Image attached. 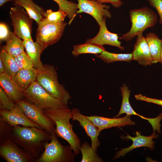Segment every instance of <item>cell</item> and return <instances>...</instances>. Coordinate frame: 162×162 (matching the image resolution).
<instances>
[{
  "label": "cell",
  "mask_w": 162,
  "mask_h": 162,
  "mask_svg": "<svg viewBox=\"0 0 162 162\" xmlns=\"http://www.w3.org/2000/svg\"><path fill=\"white\" fill-rule=\"evenodd\" d=\"M7 135L36 160L44 151V143L51 140L50 133L35 127L9 125Z\"/></svg>",
  "instance_id": "obj_1"
},
{
  "label": "cell",
  "mask_w": 162,
  "mask_h": 162,
  "mask_svg": "<svg viewBox=\"0 0 162 162\" xmlns=\"http://www.w3.org/2000/svg\"><path fill=\"white\" fill-rule=\"evenodd\" d=\"M43 112L55 122V131L57 137L65 140L74 153L76 155L78 154L80 151L81 143L70 122V120L72 118L71 110L67 106L57 109L43 110Z\"/></svg>",
  "instance_id": "obj_2"
},
{
  "label": "cell",
  "mask_w": 162,
  "mask_h": 162,
  "mask_svg": "<svg viewBox=\"0 0 162 162\" xmlns=\"http://www.w3.org/2000/svg\"><path fill=\"white\" fill-rule=\"evenodd\" d=\"M37 81L50 94L68 105L71 97L58 81L57 72L53 65L46 64L37 69Z\"/></svg>",
  "instance_id": "obj_3"
},
{
  "label": "cell",
  "mask_w": 162,
  "mask_h": 162,
  "mask_svg": "<svg viewBox=\"0 0 162 162\" xmlns=\"http://www.w3.org/2000/svg\"><path fill=\"white\" fill-rule=\"evenodd\" d=\"M131 26L130 30L119 39L129 41L148 28L154 27L158 21L155 12L148 7L130 10L129 12Z\"/></svg>",
  "instance_id": "obj_4"
},
{
  "label": "cell",
  "mask_w": 162,
  "mask_h": 162,
  "mask_svg": "<svg viewBox=\"0 0 162 162\" xmlns=\"http://www.w3.org/2000/svg\"><path fill=\"white\" fill-rule=\"evenodd\" d=\"M51 140L44 144V150L37 162H74L76 155L70 146H64L58 140L55 130L51 132Z\"/></svg>",
  "instance_id": "obj_5"
},
{
  "label": "cell",
  "mask_w": 162,
  "mask_h": 162,
  "mask_svg": "<svg viewBox=\"0 0 162 162\" xmlns=\"http://www.w3.org/2000/svg\"><path fill=\"white\" fill-rule=\"evenodd\" d=\"M24 99L43 110L57 109L68 106L59 99L50 94L37 81L23 92Z\"/></svg>",
  "instance_id": "obj_6"
},
{
  "label": "cell",
  "mask_w": 162,
  "mask_h": 162,
  "mask_svg": "<svg viewBox=\"0 0 162 162\" xmlns=\"http://www.w3.org/2000/svg\"><path fill=\"white\" fill-rule=\"evenodd\" d=\"M10 16L14 32L23 40L32 39L31 33L33 19L20 6L10 8Z\"/></svg>",
  "instance_id": "obj_7"
},
{
  "label": "cell",
  "mask_w": 162,
  "mask_h": 162,
  "mask_svg": "<svg viewBox=\"0 0 162 162\" xmlns=\"http://www.w3.org/2000/svg\"><path fill=\"white\" fill-rule=\"evenodd\" d=\"M68 23H49L38 26L36 29V41L45 49L58 41Z\"/></svg>",
  "instance_id": "obj_8"
},
{
  "label": "cell",
  "mask_w": 162,
  "mask_h": 162,
  "mask_svg": "<svg viewBox=\"0 0 162 162\" xmlns=\"http://www.w3.org/2000/svg\"><path fill=\"white\" fill-rule=\"evenodd\" d=\"M0 155L7 162H33L36 159L9 137L0 140Z\"/></svg>",
  "instance_id": "obj_9"
},
{
  "label": "cell",
  "mask_w": 162,
  "mask_h": 162,
  "mask_svg": "<svg viewBox=\"0 0 162 162\" xmlns=\"http://www.w3.org/2000/svg\"><path fill=\"white\" fill-rule=\"evenodd\" d=\"M16 104L22 109L28 118L39 125L43 130L50 133L52 130L55 129V122L44 113L42 110L24 99Z\"/></svg>",
  "instance_id": "obj_10"
},
{
  "label": "cell",
  "mask_w": 162,
  "mask_h": 162,
  "mask_svg": "<svg viewBox=\"0 0 162 162\" xmlns=\"http://www.w3.org/2000/svg\"><path fill=\"white\" fill-rule=\"evenodd\" d=\"M77 14L85 13L92 16L99 25L107 18H111L112 15L109 10L110 7L103 4L95 0H77Z\"/></svg>",
  "instance_id": "obj_11"
},
{
  "label": "cell",
  "mask_w": 162,
  "mask_h": 162,
  "mask_svg": "<svg viewBox=\"0 0 162 162\" xmlns=\"http://www.w3.org/2000/svg\"><path fill=\"white\" fill-rule=\"evenodd\" d=\"M0 119L10 126L22 125L26 127H35L43 129L39 125L31 120L16 104L10 110L0 111Z\"/></svg>",
  "instance_id": "obj_12"
},
{
  "label": "cell",
  "mask_w": 162,
  "mask_h": 162,
  "mask_svg": "<svg viewBox=\"0 0 162 162\" xmlns=\"http://www.w3.org/2000/svg\"><path fill=\"white\" fill-rule=\"evenodd\" d=\"M73 120H76L85 130L87 135L91 139V147L95 151H97L100 145L98 136L101 131L91 121L82 114L80 110L76 108L71 110Z\"/></svg>",
  "instance_id": "obj_13"
},
{
  "label": "cell",
  "mask_w": 162,
  "mask_h": 162,
  "mask_svg": "<svg viewBox=\"0 0 162 162\" xmlns=\"http://www.w3.org/2000/svg\"><path fill=\"white\" fill-rule=\"evenodd\" d=\"M136 136L133 137L127 134L124 137L126 139H130L133 141L132 145L129 147L122 148L117 152L112 159V160L118 158L122 156H124L127 153L136 148L145 147L149 148L153 150L154 149L155 142L153 139L158 138L159 135L156 134L155 132L149 136H145L141 135L138 132H136Z\"/></svg>",
  "instance_id": "obj_14"
},
{
  "label": "cell",
  "mask_w": 162,
  "mask_h": 162,
  "mask_svg": "<svg viewBox=\"0 0 162 162\" xmlns=\"http://www.w3.org/2000/svg\"><path fill=\"white\" fill-rule=\"evenodd\" d=\"M86 117L101 131L104 129L112 127H120L126 125H134L135 122L132 121L130 115H127L121 118H110L94 115Z\"/></svg>",
  "instance_id": "obj_15"
},
{
  "label": "cell",
  "mask_w": 162,
  "mask_h": 162,
  "mask_svg": "<svg viewBox=\"0 0 162 162\" xmlns=\"http://www.w3.org/2000/svg\"><path fill=\"white\" fill-rule=\"evenodd\" d=\"M106 21L99 25L100 28L98 34L94 37L87 39L86 42L93 43L101 45H107L116 47L121 50L124 48L121 46V42L118 40V34L109 31L106 27Z\"/></svg>",
  "instance_id": "obj_16"
},
{
  "label": "cell",
  "mask_w": 162,
  "mask_h": 162,
  "mask_svg": "<svg viewBox=\"0 0 162 162\" xmlns=\"http://www.w3.org/2000/svg\"><path fill=\"white\" fill-rule=\"evenodd\" d=\"M137 36L132 52L133 60L137 61L139 64L144 66L151 65L152 64V61L146 38L142 33Z\"/></svg>",
  "instance_id": "obj_17"
},
{
  "label": "cell",
  "mask_w": 162,
  "mask_h": 162,
  "mask_svg": "<svg viewBox=\"0 0 162 162\" xmlns=\"http://www.w3.org/2000/svg\"><path fill=\"white\" fill-rule=\"evenodd\" d=\"M0 87L9 97L16 104L24 99L23 90L12 77L5 73L0 74Z\"/></svg>",
  "instance_id": "obj_18"
},
{
  "label": "cell",
  "mask_w": 162,
  "mask_h": 162,
  "mask_svg": "<svg viewBox=\"0 0 162 162\" xmlns=\"http://www.w3.org/2000/svg\"><path fill=\"white\" fill-rule=\"evenodd\" d=\"M37 69L33 67L29 69H19L13 78L17 85L25 90L32 82L37 81Z\"/></svg>",
  "instance_id": "obj_19"
},
{
  "label": "cell",
  "mask_w": 162,
  "mask_h": 162,
  "mask_svg": "<svg viewBox=\"0 0 162 162\" xmlns=\"http://www.w3.org/2000/svg\"><path fill=\"white\" fill-rule=\"evenodd\" d=\"M23 41L26 53L33 62L34 67L37 69L43 65L40 57L45 48L37 41L34 42L32 39Z\"/></svg>",
  "instance_id": "obj_20"
},
{
  "label": "cell",
  "mask_w": 162,
  "mask_h": 162,
  "mask_svg": "<svg viewBox=\"0 0 162 162\" xmlns=\"http://www.w3.org/2000/svg\"><path fill=\"white\" fill-rule=\"evenodd\" d=\"M14 4V6H20L24 8L37 24L43 17L45 12L43 8L37 5L32 0H15Z\"/></svg>",
  "instance_id": "obj_21"
},
{
  "label": "cell",
  "mask_w": 162,
  "mask_h": 162,
  "mask_svg": "<svg viewBox=\"0 0 162 162\" xmlns=\"http://www.w3.org/2000/svg\"><path fill=\"white\" fill-rule=\"evenodd\" d=\"M148 46L152 63L160 62V55L162 44V40L154 33L149 32L146 36Z\"/></svg>",
  "instance_id": "obj_22"
},
{
  "label": "cell",
  "mask_w": 162,
  "mask_h": 162,
  "mask_svg": "<svg viewBox=\"0 0 162 162\" xmlns=\"http://www.w3.org/2000/svg\"><path fill=\"white\" fill-rule=\"evenodd\" d=\"M120 90L122 96V104L118 113L114 118H117L123 114L126 113L128 115L137 116L142 119L149 120V118L145 117L137 114L132 108L129 101L130 91L125 84H123L121 87Z\"/></svg>",
  "instance_id": "obj_23"
},
{
  "label": "cell",
  "mask_w": 162,
  "mask_h": 162,
  "mask_svg": "<svg viewBox=\"0 0 162 162\" xmlns=\"http://www.w3.org/2000/svg\"><path fill=\"white\" fill-rule=\"evenodd\" d=\"M8 52L14 57L25 52L23 41L14 32H10L5 41Z\"/></svg>",
  "instance_id": "obj_24"
},
{
  "label": "cell",
  "mask_w": 162,
  "mask_h": 162,
  "mask_svg": "<svg viewBox=\"0 0 162 162\" xmlns=\"http://www.w3.org/2000/svg\"><path fill=\"white\" fill-rule=\"evenodd\" d=\"M0 59L3 62L5 73L13 77L20 69L16 64L14 57L7 51L5 45L2 46L1 48Z\"/></svg>",
  "instance_id": "obj_25"
},
{
  "label": "cell",
  "mask_w": 162,
  "mask_h": 162,
  "mask_svg": "<svg viewBox=\"0 0 162 162\" xmlns=\"http://www.w3.org/2000/svg\"><path fill=\"white\" fill-rule=\"evenodd\" d=\"M105 50V48L102 45L93 43L86 42L84 44L74 46L72 53L74 56L77 57L80 54L85 53L97 55Z\"/></svg>",
  "instance_id": "obj_26"
},
{
  "label": "cell",
  "mask_w": 162,
  "mask_h": 162,
  "mask_svg": "<svg viewBox=\"0 0 162 162\" xmlns=\"http://www.w3.org/2000/svg\"><path fill=\"white\" fill-rule=\"evenodd\" d=\"M96 56L106 63H110L117 61L130 62L133 60V53L116 54L110 52L105 50L101 53L96 55Z\"/></svg>",
  "instance_id": "obj_27"
},
{
  "label": "cell",
  "mask_w": 162,
  "mask_h": 162,
  "mask_svg": "<svg viewBox=\"0 0 162 162\" xmlns=\"http://www.w3.org/2000/svg\"><path fill=\"white\" fill-rule=\"evenodd\" d=\"M80 151L82 155L81 162H102L103 160L100 157L87 142L81 145Z\"/></svg>",
  "instance_id": "obj_28"
},
{
  "label": "cell",
  "mask_w": 162,
  "mask_h": 162,
  "mask_svg": "<svg viewBox=\"0 0 162 162\" xmlns=\"http://www.w3.org/2000/svg\"><path fill=\"white\" fill-rule=\"evenodd\" d=\"M68 16L65 12L60 10L54 11L51 9L45 11L38 26L49 23H62L64 22L65 18Z\"/></svg>",
  "instance_id": "obj_29"
},
{
  "label": "cell",
  "mask_w": 162,
  "mask_h": 162,
  "mask_svg": "<svg viewBox=\"0 0 162 162\" xmlns=\"http://www.w3.org/2000/svg\"><path fill=\"white\" fill-rule=\"evenodd\" d=\"M53 0L58 4L59 10L67 14L69 20L68 23L70 25L77 14L78 8L77 4L68 0Z\"/></svg>",
  "instance_id": "obj_30"
},
{
  "label": "cell",
  "mask_w": 162,
  "mask_h": 162,
  "mask_svg": "<svg viewBox=\"0 0 162 162\" xmlns=\"http://www.w3.org/2000/svg\"><path fill=\"white\" fill-rule=\"evenodd\" d=\"M14 58L20 69H29L34 67L33 62L25 52L14 57Z\"/></svg>",
  "instance_id": "obj_31"
},
{
  "label": "cell",
  "mask_w": 162,
  "mask_h": 162,
  "mask_svg": "<svg viewBox=\"0 0 162 162\" xmlns=\"http://www.w3.org/2000/svg\"><path fill=\"white\" fill-rule=\"evenodd\" d=\"M16 104L7 95L3 90L0 87V110H10L13 108Z\"/></svg>",
  "instance_id": "obj_32"
},
{
  "label": "cell",
  "mask_w": 162,
  "mask_h": 162,
  "mask_svg": "<svg viewBox=\"0 0 162 162\" xmlns=\"http://www.w3.org/2000/svg\"><path fill=\"white\" fill-rule=\"evenodd\" d=\"M150 6L154 8L159 14V23L162 25V0H148Z\"/></svg>",
  "instance_id": "obj_33"
},
{
  "label": "cell",
  "mask_w": 162,
  "mask_h": 162,
  "mask_svg": "<svg viewBox=\"0 0 162 162\" xmlns=\"http://www.w3.org/2000/svg\"><path fill=\"white\" fill-rule=\"evenodd\" d=\"M135 97L137 100L151 103L162 106V100L148 97L140 94L136 95Z\"/></svg>",
  "instance_id": "obj_34"
},
{
  "label": "cell",
  "mask_w": 162,
  "mask_h": 162,
  "mask_svg": "<svg viewBox=\"0 0 162 162\" xmlns=\"http://www.w3.org/2000/svg\"><path fill=\"white\" fill-rule=\"evenodd\" d=\"M10 32L7 25L4 22L0 23V42L5 41L8 37Z\"/></svg>",
  "instance_id": "obj_35"
},
{
  "label": "cell",
  "mask_w": 162,
  "mask_h": 162,
  "mask_svg": "<svg viewBox=\"0 0 162 162\" xmlns=\"http://www.w3.org/2000/svg\"><path fill=\"white\" fill-rule=\"evenodd\" d=\"M97 1L101 4L110 3L113 7L116 8L120 7L123 4L121 0H97Z\"/></svg>",
  "instance_id": "obj_36"
},
{
  "label": "cell",
  "mask_w": 162,
  "mask_h": 162,
  "mask_svg": "<svg viewBox=\"0 0 162 162\" xmlns=\"http://www.w3.org/2000/svg\"><path fill=\"white\" fill-rule=\"evenodd\" d=\"M5 73L4 66L3 62L0 59V74Z\"/></svg>",
  "instance_id": "obj_37"
},
{
  "label": "cell",
  "mask_w": 162,
  "mask_h": 162,
  "mask_svg": "<svg viewBox=\"0 0 162 162\" xmlns=\"http://www.w3.org/2000/svg\"><path fill=\"white\" fill-rule=\"evenodd\" d=\"M15 0H0V6H2L6 3L8 2H14Z\"/></svg>",
  "instance_id": "obj_38"
},
{
  "label": "cell",
  "mask_w": 162,
  "mask_h": 162,
  "mask_svg": "<svg viewBox=\"0 0 162 162\" xmlns=\"http://www.w3.org/2000/svg\"><path fill=\"white\" fill-rule=\"evenodd\" d=\"M160 62L161 63V64L162 66V44L160 55Z\"/></svg>",
  "instance_id": "obj_39"
},
{
  "label": "cell",
  "mask_w": 162,
  "mask_h": 162,
  "mask_svg": "<svg viewBox=\"0 0 162 162\" xmlns=\"http://www.w3.org/2000/svg\"></svg>",
  "instance_id": "obj_40"
}]
</instances>
